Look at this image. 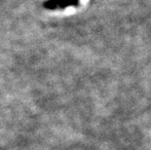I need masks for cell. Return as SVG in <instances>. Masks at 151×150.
Instances as JSON below:
<instances>
[{
    "mask_svg": "<svg viewBox=\"0 0 151 150\" xmlns=\"http://www.w3.org/2000/svg\"><path fill=\"white\" fill-rule=\"evenodd\" d=\"M80 0H45L43 2V8L49 11L60 10L63 11L69 7H78Z\"/></svg>",
    "mask_w": 151,
    "mask_h": 150,
    "instance_id": "obj_1",
    "label": "cell"
}]
</instances>
